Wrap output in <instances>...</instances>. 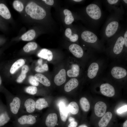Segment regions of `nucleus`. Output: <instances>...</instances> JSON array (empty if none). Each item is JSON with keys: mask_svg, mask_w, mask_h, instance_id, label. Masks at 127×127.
I'll list each match as a JSON object with an SVG mask.
<instances>
[{"mask_svg": "<svg viewBox=\"0 0 127 127\" xmlns=\"http://www.w3.org/2000/svg\"><path fill=\"white\" fill-rule=\"evenodd\" d=\"M0 15L7 19H9L11 17V14L8 8L2 3L0 4Z\"/></svg>", "mask_w": 127, "mask_h": 127, "instance_id": "b1692460", "label": "nucleus"}, {"mask_svg": "<svg viewBox=\"0 0 127 127\" xmlns=\"http://www.w3.org/2000/svg\"><path fill=\"white\" fill-rule=\"evenodd\" d=\"M124 44V37H119L117 39L114 47L113 51L115 54H118L122 51Z\"/></svg>", "mask_w": 127, "mask_h": 127, "instance_id": "2eb2a0df", "label": "nucleus"}, {"mask_svg": "<svg viewBox=\"0 0 127 127\" xmlns=\"http://www.w3.org/2000/svg\"><path fill=\"white\" fill-rule=\"evenodd\" d=\"M72 32L71 29L70 28H67L65 31V34L66 36L69 38L70 41L74 42L76 41L78 39V36L77 34H72Z\"/></svg>", "mask_w": 127, "mask_h": 127, "instance_id": "c756f323", "label": "nucleus"}, {"mask_svg": "<svg viewBox=\"0 0 127 127\" xmlns=\"http://www.w3.org/2000/svg\"><path fill=\"white\" fill-rule=\"evenodd\" d=\"M124 44L126 47H127V31H126L124 35Z\"/></svg>", "mask_w": 127, "mask_h": 127, "instance_id": "a19ab883", "label": "nucleus"}, {"mask_svg": "<svg viewBox=\"0 0 127 127\" xmlns=\"http://www.w3.org/2000/svg\"><path fill=\"white\" fill-rule=\"evenodd\" d=\"M68 120L70 123L75 121V119L74 118L71 117H70L68 119Z\"/></svg>", "mask_w": 127, "mask_h": 127, "instance_id": "37998d69", "label": "nucleus"}, {"mask_svg": "<svg viewBox=\"0 0 127 127\" xmlns=\"http://www.w3.org/2000/svg\"><path fill=\"white\" fill-rule=\"evenodd\" d=\"M24 106L27 112L32 113L35 109V101L32 98H28L25 101Z\"/></svg>", "mask_w": 127, "mask_h": 127, "instance_id": "a211bd4d", "label": "nucleus"}, {"mask_svg": "<svg viewBox=\"0 0 127 127\" xmlns=\"http://www.w3.org/2000/svg\"><path fill=\"white\" fill-rule=\"evenodd\" d=\"M127 105L123 106L119 108L117 110V113L118 114H121L124 112L127 111Z\"/></svg>", "mask_w": 127, "mask_h": 127, "instance_id": "e433bc0d", "label": "nucleus"}, {"mask_svg": "<svg viewBox=\"0 0 127 127\" xmlns=\"http://www.w3.org/2000/svg\"><path fill=\"white\" fill-rule=\"evenodd\" d=\"M24 60L22 59H19L15 62L12 65L10 70L12 74H13L25 63Z\"/></svg>", "mask_w": 127, "mask_h": 127, "instance_id": "5701e85b", "label": "nucleus"}, {"mask_svg": "<svg viewBox=\"0 0 127 127\" xmlns=\"http://www.w3.org/2000/svg\"><path fill=\"white\" fill-rule=\"evenodd\" d=\"M81 37L82 39L86 42L93 43L97 40V37L93 33L88 31H83L81 34Z\"/></svg>", "mask_w": 127, "mask_h": 127, "instance_id": "9b49d317", "label": "nucleus"}, {"mask_svg": "<svg viewBox=\"0 0 127 127\" xmlns=\"http://www.w3.org/2000/svg\"><path fill=\"white\" fill-rule=\"evenodd\" d=\"M2 84V80L1 77L0 75V87L1 86Z\"/></svg>", "mask_w": 127, "mask_h": 127, "instance_id": "09e8293b", "label": "nucleus"}, {"mask_svg": "<svg viewBox=\"0 0 127 127\" xmlns=\"http://www.w3.org/2000/svg\"><path fill=\"white\" fill-rule=\"evenodd\" d=\"M63 12L65 16L64 21L65 24L67 25L71 24L74 20L71 12L68 9H65L64 10Z\"/></svg>", "mask_w": 127, "mask_h": 127, "instance_id": "bb28decb", "label": "nucleus"}, {"mask_svg": "<svg viewBox=\"0 0 127 127\" xmlns=\"http://www.w3.org/2000/svg\"><path fill=\"white\" fill-rule=\"evenodd\" d=\"M119 1L118 0H107V1L110 4H113L117 3Z\"/></svg>", "mask_w": 127, "mask_h": 127, "instance_id": "79ce46f5", "label": "nucleus"}, {"mask_svg": "<svg viewBox=\"0 0 127 127\" xmlns=\"http://www.w3.org/2000/svg\"><path fill=\"white\" fill-rule=\"evenodd\" d=\"M36 79L44 85L49 87L51 85V83L48 79L45 76L40 73H37L34 76Z\"/></svg>", "mask_w": 127, "mask_h": 127, "instance_id": "4be33fe9", "label": "nucleus"}, {"mask_svg": "<svg viewBox=\"0 0 127 127\" xmlns=\"http://www.w3.org/2000/svg\"><path fill=\"white\" fill-rule=\"evenodd\" d=\"M79 103L82 109L84 111H88L89 110L90 105L87 99L85 97H83L80 100Z\"/></svg>", "mask_w": 127, "mask_h": 127, "instance_id": "c85d7f7f", "label": "nucleus"}, {"mask_svg": "<svg viewBox=\"0 0 127 127\" xmlns=\"http://www.w3.org/2000/svg\"><path fill=\"white\" fill-rule=\"evenodd\" d=\"M69 51L72 54L77 58H80L83 56V52L82 48L76 44L70 45L69 48Z\"/></svg>", "mask_w": 127, "mask_h": 127, "instance_id": "f8f14e48", "label": "nucleus"}, {"mask_svg": "<svg viewBox=\"0 0 127 127\" xmlns=\"http://www.w3.org/2000/svg\"><path fill=\"white\" fill-rule=\"evenodd\" d=\"M37 47V44L35 42H30L25 45L23 47L24 51L26 52L33 50L36 49Z\"/></svg>", "mask_w": 127, "mask_h": 127, "instance_id": "7c9ffc66", "label": "nucleus"}, {"mask_svg": "<svg viewBox=\"0 0 127 127\" xmlns=\"http://www.w3.org/2000/svg\"><path fill=\"white\" fill-rule=\"evenodd\" d=\"M79 84L77 79L75 78L69 80L65 84L64 90L67 92H69L77 87Z\"/></svg>", "mask_w": 127, "mask_h": 127, "instance_id": "aec40b11", "label": "nucleus"}, {"mask_svg": "<svg viewBox=\"0 0 127 127\" xmlns=\"http://www.w3.org/2000/svg\"><path fill=\"white\" fill-rule=\"evenodd\" d=\"M48 105L47 102L44 98H39L35 102V108L39 110L47 107Z\"/></svg>", "mask_w": 127, "mask_h": 127, "instance_id": "a878e982", "label": "nucleus"}, {"mask_svg": "<svg viewBox=\"0 0 127 127\" xmlns=\"http://www.w3.org/2000/svg\"><path fill=\"white\" fill-rule=\"evenodd\" d=\"M77 125V122L75 121L70 123L68 126V127H76Z\"/></svg>", "mask_w": 127, "mask_h": 127, "instance_id": "ea45409f", "label": "nucleus"}, {"mask_svg": "<svg viewBox=\"0 0 127 127\" xmlns=\"http://www.w3.org/2000/svg\"><path fill=\"white\" fill-rule=\"evenodd\" d=\"M10 119L7 107L0 101V127L7 123Z\"/></svg>", "mask_w": 127, "mask_h": 127, "instance_id": "7ed1b4c3", "label": "nucleus"}, {"mask_svg": "<svg viewBox=\"0 0 127 127\" xmlns=\"http://www.w3.org/2000/svg\"><path fill=\"white\" fill-rule=\"evenodd\" d=\"M57 121V115L55 113H51L46 118V124L48 127H54L56 125Z\"/></svg>", "mask_w": 127, "mask_h": 127, "instance_id": "4468645a", "label": "nucleus"}, {"mask_svg": "<svg viewBox=\"0 0 127 127\" xmlns=\"http://www.w3.org/2000/svg\"><path fill=\"white\" fill-rule=\"evenodd\" d=\"M78 127H88L87 126L85 125H80Z\"/></svg>", "mask_w": 127, "mask_h": 127, "instance_id": "49530a36", "label": "nucleus"}, {"mask_svg": "<svg viewBox=\"0 0 127 127\" xmlns=\"http://www.w3.org/2000/svg\"><path fill=\"white\" fill-rule=\"evenodd\" d=\"M100 91L103 95L108 97H112L115 94V90L113 87L108 83H103L100 87Z\"/></svg>", "mask_w": 127, "mask_h": 127, "instance_id": "39448f33", "label": "nucleus"}, {"mask_svg": "<svg viewBox=\"0 0 127 127\" xmlns=\"http://www.w3.org/2000/svg\"><path fill=\"white\" fill-rule=\"evenodd\" d=\"M29 83L32 86H37L39 85V82L35 78L34 76L30 75L28 79Z\"/></svg>", "mask_w": 127, "mask_h": 127, "instance_id": "f704fd0d", "label": "nucleus"}, {"mask_svg": "<svg viewBox=\"0 0 127 127\" xmlns=\"http://www.w3.org/2000/svg\"><path fill=\"white\" fill-rule=\"evenodd\" d=\"M107 108L106 104L102 101H99L95 104L94 111L95 115L97 116H102L105 113Z\"/></svg>", "mask_w": 127, "mask_h": 127, "instance_id": "423d86ee", "label": "nucleus"}, {"mask_svg": "<svg viewBox=\"0 0 127 127\" xmlns=\"http://www.w3.org/2000/svg\"><path fill=\"white\" fill-rule=\"evenodd\" d=\"M126 3H127V0H123Z\"/></svg>", "mask_w": 127, "mask_h": 127, "instance_id": "8fccbe9b", "label": "nucleus"}, {"mask_svg": "<svg viewBox=\"0 0 127 127\" xmlns=\"http://www.w3.org/2000/svg\"><path fill=\"white\" fill-rule=\"evenodd\" d=\"M48 70V66L46 63L43 64L39 65L36 66L35 68V70L37 72H42L47 71Z\"/></svg>", "mask_w": 127, "mask_h": 127, "instance_id": "473e14b6", "label": "nucleus"}, {"mask_svg": "<svg viewBox=\"0 0 127 127\" xmlns=\"http://www.w3.org/2000/svg\"><path fill=\"white\" fill-rule=\"evenodd\" d=\"M25 91L27 93L32 95L36 94L37 91V88L35 86H32L27 87L25 89Z\"/></svg>", "mask_w": 127, "mask_h": 127, "instance_id": "72a5a7b5", "label": "nucleus"}, {"mask_svg": "<svg viewBox=\"0 0 127 127\" xmlns=\"http://www.w3.org/2000/svg\"><path fill=\"white\" fill-rule=\"evenodd\" d=\"M21 104V100L19 97H14L9 103V107L11 112L14 115L17 114L19 111Z\"/></svg>", "mask_w": 127, "mask_h": 127, "instance_id": "20e7f679", "label": "nucleus"}, {"mask_svg": "<svg viewBox=\"0 0 127 127\" xmlns=\"http://www.w3.org/2000/svg\"><path fill=\"white\" fill-rule=\"evenodd\" d=\"M42 1H44L46 4L50 5H52L54 3L53 0H43Z\"/></svg>", "mask_w": 127, "mask_h": 127, "instance_id": "58836bf2", "label": "nucleus"}, {"mask_svg": "<svg viewBox=\"0 0 127 127\" xmlns=\"http://www.w3.org/2000/svg\"><path fill=\"white\" fill-rule=\"evenodd\" d=\"M37 56L39 57L47 60L48 61H51L53 58L52 52L46 48L41 49L38 53Z\"/></svg>", "mask_w": 127, "mask_h": 127, "instance_id": "dca6fc26", "label": "nucleus"}, {"mask_svg": "<svg viewBox=\"0 0 127 127\" xmlns=\"http://www.w3.org/2000/svg\"><path fill=\"white\" fill-rule=\"evenodd\" d=\"M36 32L33 29L28 30L21 36V39L24 41H29L32 40L35 37Z\"/></svg>", "mask_w": 127, "mask_h": 127, "instance_id": "393cba45", "label": "nucleus"}, {"mask_svg": "<svg viewBox=\"0 0 127 127\" xmlns=\"http://www.w3.org/2000/svg\"><path fill=\"white\" fill-rule=\"evenodd\" d=\"M80 68L79 65L76 64H73L71 66L70 69L67 70V74L69 77H76L79 75Z\"/></svg>", "mask_w": 127, "mask_h": 127, "instance_id": "412c9836", "label": "nucleus"}, {"mask_svg": "<svg viewBox=\"0 0 127 127\" xmlns=\"http://www.w3.org/2000/svg\"><path fill=\"white\" fill-rule=\"evenodd\" d=\"M111 73L114 78L120 79L125 77L127 75V72L126 70L123 68L115 67L111 69Z\"/></svg>", "mask_w": 127, "mask_h": 127, "instance_id": "1a4fd4ad", "label": "nucleus"}, {"mask_svg": "<svg viewBox=\"0 0 127 127\" xmlns=\"http://www.w3.org/2000/svg\"><path fill=\"white\" fill-rule=\"evenodd\" d=\"M18 121L21 125H32L36 123V119L34 116L32 115H24L18 118Z\"/></svg>", "mask_w": 127, "mask_h": 127, "instance_id": "9d476101", "label": "nucleus"}, {"mask_svg": "<svg viewBox=\"0 0 127 127\" xmlns=\"http://www.w3.org/2000/svg\"><path fill=\"white\" fill-rule=\"evenodd\" d=\"M39 65H40L42 64L43 60L41 59H40L38 60L37 62Z\"/></svg>", "mask_w": 127, "mask_h": 127, "instance_id": "c03bdc74", "label": "nucleus"}, {"mask_svg": "<svg viewBox=\"0 0 127 127\" xmlns=\"http://www.w3.org/2000/svg\"><path fill=\"white\" fill-rule=\"evenodd\" d=\"M26 73L21 71V72L16 79L17 82L18 83H22L25 79L26 76Z\"/></svg>", "mask_w": 127, "mask_h": 127, "instance_id": "c9c22d12", "label": "nucleus"}, {"mask_svg": "<svg viewBox=\"0 0 127 127\" xmlns=\"http://www.w3.org/2000/svg\"><path fill=\"white\" fill-rule=\"evenodd\" d=\"M87 13L92 19L98 20L101 16V12L99 7L94 4H91L88 5L86 9Z\"/></svg>", "mask_w": 127, "mask_h": 127, "instance_id": "f03ea898", "label": "nucleus"}, {"mask_svg": "<svg viewBox=\"0 0 127 127\" xmlns=\"http://www.w3.org/2000/svg\"><path fill=\"white\" fill-rule=\"evenodd\" d=\"M123 127H127V120H126L123 123Z\"/></svg>", "mask_w": 127, "mask_h": 127, "instance_id": "a18cd8bd", "label": "nucleus"}, {"mask_svg": "<svg viewBox=\"0 0 127 127\" xmlns=\"http://www.w3.org/2000/svg\"><path fill=\"white\" fill-rule=\"evenodd\" d=\"M112 116V113L108 112L104 114L98 123L99 127H106L111 119Z\"/></svg>", "mask_w": 127, "mask_h": 127, "instance_id": "6ab92c4d", "label": "nucleus"}, {"mask_svg": "<svg viewBox=\"0 0 127 127\" xmlns=\"http://www.w3.org/2000/svg\"><path fill=\"white\" fill-rule=\"evenodd\" d=\"M99 69L98 64L96 63H92L89 66L88 70L87 75L89 78L93 79L97 75Z\"/></svg>", "mask_w": 127, "mask_h": 127, "instance_id": "f3484780", "label": "nucleus"}, {"mask_svg": "<svg viewBox=\"0 0 127 127\" xmlns=\"http://www.w3.org/2000/svg\"><path fill=\"white\" fill-rule=\"evenodd\" d=\"M119 26L118 22L115 21L109 23L107 26L105 33L106 36L110 37L113 35L117 31Z\"/></svg>", "mask_w": 127, "mask_h": 127, "instance_id": "6e6552de", "label": "nucleus"}, {"mask_svg": "<svg viewBox=\"0 0 127 127\" xmlns=\"http://www.w3.org/2000/svg\"><path fill=\"white\" fill-rule=\"evenodd\" d=\"M66 77V70L64 69H61L55 76L54 82L57 85L60 86L65 82Z\"/></svg>", "mask_w": 127, "mask_h": 127, "instance_id": "0eeeda50", "label": "nucleus"}, {"mask_svg": "<svg viewBox=\"0 0 127 127\" xmlns=\"http://www.w3.org/2000/svg\"><path fill=\"white\" fill-rule=\"evenodd\" d=\"M29 68L28 66L27 65L23 66L21 69V71L27 73L29 70Z\"/></svg>", "mask_w": 127, "mask_h": 127, "instance_id": "4c0bfd02", "label": "nucleus"}, {"mask_svg": "<svg viewBox=\"0 0 127 127\" xmlns=\"http://www.w3.org/2000/svg\"><path fill=\"white\" fill-rule=\"evenodd\" d=\"M58 106L61 119L63 121L65 122L67 119L68 114L70 113L67 107L64 102L62 101L59 102Z\"/></svg>", "mask_w": 127, "mask_h": 127, "instance_id": "ddd939ff", "label": "nucleus"}, {"mask_svg": "<svg viewBox=\"0 0 127 127\" xmlns=\"http://www.w3.org/2000/svg\"><path fill=\"white\" fill-rule=\"evenodd\" d=\"M25 11L32 18L36 20L43 19L46 15V12L42 8L35 3L32 2L26 6Z\"/></svg>", "mask_w": 127, "mask_h": 127, "instance_id": "f257e3e1", "label": "nucleus"}, {"mask_svg": "<svg viewBox=\"0 0 127 127\" xmlns=\"http://www.w3.org/2000/svg\"><path fill=\"white\" fill-rule=\"evenodd\" d=\"M13 5L14 8L19 12L22 11L24 8L23 4L20 1L15 0L13 2Z\"/></svg>", "mask_w": 127, "mask_h": 127, "instance_id": "2f4dec72", "label": "nucleus"}, {"mask_svg": "<svg viewBox=\"0 0 127 127\" xmlns=\"http://www.w3.org/2000/svg\"><path fill=\"white\" fill-rule=\"evenodd\" d=\"M73 1L76 2H79L82 1L81 0H74Z\"/></svg>", "mask_w": 127, "mask_h": 127, "instance_id": "de8ad7c7", "label": "nucleus"}, {"mask_svg": "<svg viewBox=\"0 0 127 127\" xmlns=\"http://www.w3.org/2000/svg\"><path fill=\"white\" fill-rule=\"evenodd\" d=\"M67 107L70 113L75 115L79 112V108L77 104L75 102H72L68 104Z\"/></svg>", "mask_w": 127, "mask_h": 127, "instance_id": "cd10ccee", "label": "nucleus"}]
</instances>
